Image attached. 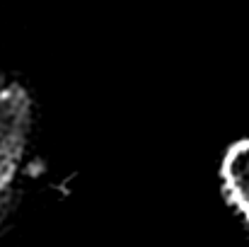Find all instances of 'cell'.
Here are the masks:
<instances>
[{
  "mask_svg": "<svg viewBox=\"0 0 249 247\" xmlns=\"http://www.w3.org/2000/svg\"><path fill=\"white\" fill-rule=\"evenodd\" d=\"M223 182L232 201L249 218V141L235 143L223 160Z\"/></svg>",
  "mask_w": 249,
  "mask_h": 247,
  "instance_id": "6da1fadb",
  "label": "cell"
}]
</instances>
